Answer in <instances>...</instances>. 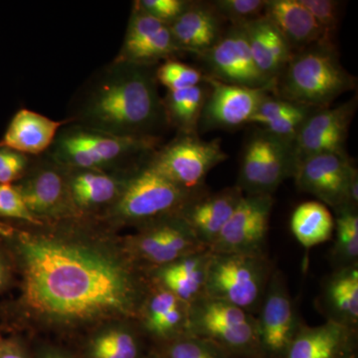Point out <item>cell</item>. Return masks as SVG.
<instances>
[{
    "label": "cell",
    "mask_w": 358,
    "mask_h": 358,
    "mask_svg": "<svg viewBox=\"0 0 358 358\" xmlns=\"http://www.w3.org/2000/svg\"><path fill=\"white\" fill-rule=\"evenodd\" d=\"M2 241L20 275L6 308L14 324L74 333L138 322L150 281L120 238L82 217L14 229Z\"/></svg>",
    "instance_id": "6da1fadb"
},
{
    "label": "cell",
    "mask_w": 358,
    "mask_h": 358,
    "mask_svg": "<svg viewBox=\"0 0 358 358\" xmlns=\"http://www.w3.org/2000/svg\"><path fill=\"white\" fill-rule=\"evenodd\" d=\"M67 122L115 136H157L166 120L154 65L113 61L82 90Z\"/></svg>",
    "instance_id": "7a4b0ae2"
},
{
    "label": "cell",
    "mask_w": 358,
    "mask_h": 358,
    "mask_svg": "<svg viewBox=\"0 0 358 358\" xmlns=\"http://www.w3.org/2000/svg\"><path fill=\"white\" fill-rule=\"evenodd\" d=\"M159 141V136H120L71 124L59 131L47 155L66 171L131 173L141 167L133 164L154 154Z\"/></svg>",
    "instance_id": "3957f363"
},
{
    "label": "cell",
    "mask_w": 358,
    "mask_h": 358,
    "mask_svg": "<svg viewBox=\"0 0 358 358\" xmlns=\"http://www.w3.org/2000/svg\"><path fill=\"white\" fill-rule=\"evenodd\" d=\"M355 86L357 80L341 65L334 43H320L294 52L274 92L289 102L322 110Z\"/></svg>",
    "instance_id": "277c9868"
},
{
    "label": "cell",
    "mask_w": 358,
    "mask_h": 358,
    "mask_svg": "<svg viewBox=\"0 0 358 358\" xmlns=\"http://www.w3.org/2000/svg\"><path fill=\"white\" fill-rule=\"evenodd\" d=\"M171 182L145 166L129 176L121 196L101 219L110 225H136L178 213L183 205L197 193Z\"/></svg>",
    "instance_id": "5b68a950"
},
{
    "label": "cell",
    "mask_w": 358,
    "mask_h": 358,
    "mask_svg": "<svg viewBox=\"0 0 358 358\" xmlns=\"http://www.w3.org/2000/svg\"><path fill=\"white\" fill-rule=\"evenodd\" d=\"M274 270L267 255L212 253L204 294L255 315Z\"/></svg>",
    "instance_id": "8992f818"
},
{
    "label": "cell",
    "mask_w": 358,
    "mask_h": 358,
    "mask_svg": "<svg viewBox=\"0 0 358 358\" xmlns=\"http://www.w3.org/2000/svg\"><path fill=\"white\" fill-rule=\"evenodd\" d=\"M186 334L212 341L230 355H261L256 315L205 294L188 306Z\"/></svg>",
    "instance_id": "52a82bcc"
},
{
    "label": "cell",
    "mask_w": 358,
    "mask_h": 358,
    "mask_svg": "<svg viewBox=\"0 0 358 358\" xmlns=\"http://www.w3.org/2000/svg\"><path fill=\"white\" fill-rule=\"evenodd\" d=\"M227 159L220 138L206 141L197 134H179L178 138L155 150L145 166L180 187L199 192L209 171Z\"/></svg>",
    "instance_id": "ba28073f"
},
{
    "label": "cell",
    "mask_w": 358,
    "mask_h": 358,
    "mask_svg": "<svg viewBox=\"0 0 358 358\" xmlns=\"http://www.w3.org/2000/svg\"><path fill=\"white\" fill-rule=\"evenodd\" d=\"M138 227L136 233L122 240L129 256L145 272L209 250L200 243L178 213Z\"/></svg>",
    "instance_id": "9c48e42d"
},
{
    "label": "cell",
    "mask_w": 358,
    "mask_h": 358,
    "mask_svg": "<svg viewBox=\"0 0 358 358\" xmlns=\"http://www.w3.org/2000/svg\"><path fill=\"white\" fill-rule=\"evenodd\" d=\"M293 178L301 192L315 195L334 211L343 207L357 209V169L346 154L307 157L299 162Z\"/></svg>",
    "instance_id": "30bf717a"
},
{
    "label": "cell",
    "mask_w": 358,
    "mask_h": 358,
    "mask_svg": "<svg viewBox=\"0 0 358 358\" xmlns=\"http://www.w3.org/2000/svg\"><path fill=\"white\" fill-rule=\"evenodd\" d=\"M294 169L291 143L259 131L247 141L236 186L244 195H273Z\"/></svg>",
    "instance_id": "8fae6325"
},
{
    "label": "cell",
    "mask_w": 358,
    "mask_h": 358,
    "mask_svg": "<svg viewBox=\"0 0 358 358\" xmlns=\"http://www.w3.org/2000/svg\"><path fill=\"white\" fill-rule=\"evenodd\" d=\"M14 185L33 217L42 224L82 218L71 199L67 171L48 157L30 164L24 176Z\"/></svg>",
    "instance_id": "7c38bea8"
},
{
    "label": "cell",
    "mask_w": 358,
    "mask_h": 358,
    "mask_svg": "<svg viewBox=\"0 0 358 358\" xmlns=\"http://www.w3.org/2000/svg\"><path fill=\"white\" fill-rule=\"evenodd\" d=\"M199 56L206 76L225 84L274 92L275 85L255 64L241 25H231L217 43Z\"/></svg>",
    "instance_id": "4fadbf2b"
},
{
    "label": "cell",
    "mask_w": 358,
    "mask_h": 358,
    "mask_svg": "<svg viewBox=\"0 0 358 358\" xmlns=\"http://www.w3.org/2000/svg\"><path fill=\"white\" fill-rule=\"evenodd\" d=\"M273 195H244L209 249L215 254L267 255Z\"/></svg>",
    "instance_id": "5bb4252c"
},
{
    "label": "cell",
    "mask_w": 358,
    "mask_h": 358,
    "mask_svg": "<svg viewBox=\"0 0 358 358\" xmlns=\"http://www.w3.org/2000/svg\"><path fill=\"white\" fill-rule=\"evenodd\" d=\"M256 319L261 355L284 358L301 324L281 271L271 275Z\"/></svg>",
    "instance_id": "9a60e30c"
},
{
    "label": "cell",
    "mask_w": 358,
    "mask_h": 358,
    "mask_svg": "<svg viewBox=\"0 0 358 358\" xmlns=\"http://www.w3.org/2000/svg\"><path fill=\"white\" fill-rule=\"evenodd\" d=\"M357 98L336 108L317 110L306 120L292 141L296 166L301 160L320 154H346L348 129L355 117Z\"/></svg>",
    "instance_id": "2e32d148"
},
{
    "label": "cell",
    "mask_w": 358,
    "mask_h": 358,
    "mask_svg": "<svg viewBox=\"0 0 358 358\" xmlns=\"http://www.w3.org/2000/svg\"><path fill=\"white\" fill-rule=\"evenodd\" d=\"M208 87L199 129H232L249 124L263 99L270 92L225 84L205 75Z\"/></svg>",
    "instance_id": "e0dca14e"
},
{
    "label": "cell",
    "mask_w": 358,
    "mask_h": 358,
    "mask_svg": "<svg viewBox=\"0 0 358 358\" xmlns=\"http://www.w3.org/2000/svg\"><path fill=\"white\" fill-rule=\"evenodd\" d=\"M243 196L236 185L214 193L202 190L188 200L178 214L200 243L210 249Z\"/></svg>",
    "instance_id": "ac0fdd59"
},
{
    "label": "cell",
    "mask_w": 358,
    "mask_h": 358,
    "mask_svg": "<svg viewBox=\"0 0 358 358\" xmlns=\"http://www.w3.org/2000/svg\"><path fill=\"white\" fill-rule=\"evenodd\" d=\"M138 324L157 341L169 343L187 333L188 305L171 292L150 282Z\"/></svg>",
    "instance_id": "d6986e66"
},
{
    "label": "cell",
    "mask_w": 358,
    "mask_h": 358,
    "mask_svg": "<svg viewBox=\"0 0 358 358\" xmlns=\"http://www.w3.org/2000/svg\"><path fill=\"white\" fill-rule=\"evenodd\" d=\"M134 173L67 171L71 199L82 217L109 209L121 196Z\"/></svg>",
    "instance_id": "ffe728a7"
},
{
    "label": "cell",
    "mask_w": 358,
    "mask_h": 358,
    "mask_svg": "<svg viewBox=\"0 0 358 358\" xmlns=\"http://www.w3.org/2000/svg\"><path fill=\"white\" fill-rule=\"evenodd\" d=\"M211 255L206 250L183 257L148 271V279L189 306L204 294Z\"/></svg>",
    "instance_id": "44dd1931"
},
{
    "label": "cell",
    "mask_w": 358,
    "mask_h": 358,
    "mask_svg": "<svg viewBox=\"0 0 358 358\" xmlns=\"http://www.w3.org/2000/svg\"><path fill=\"white\" fill-rule=\"evenodd\" d=\"M169 26L179 50L197 55L212 48L225 31L223 20L211 2L190 1L185 10Z\"/></svg>",
    "instance_id": "7402d4cb"
},
{
    "label": "cell",
    "mask_w": 358,
    "mask_h": 358,
    "mask_svg": "<svg viewBox=\"0 0 358 358\" xmlns=\"http://www.w3.org/2000/svg\"><path fill=\"white\" fill-rule=\"evenodd\" d=\"M263 15L279 30L293 52L312 45L333 43L300 0H266Z\"/></svg>",
    "instance_id": "603a6c76"
},
{
    "label": "cell",
    "mask_w": 358,
    "mask_h": 358,
    "mask_svg": "<svg viewBox=\"0 0 358 358\" xmlns=\"http://www.w3.org/2000/svg\"><path fill=\"white\" fill-rule=\"evenodd\" d=\"M237 25L243 28L257 67L275 85L293 55L291 46L264 15Z\"/></svg>",
    "instance_id": "cb8c5ba5"
},
{
    "label": "cell",
    "mask_w": 358,
    "mask_h": 358,
    "mask_svg": "<svg viewBox=\"0 0 358 358\" xmlns=\"http://www.w3.org/2000/svg\"><path fill=\"white\" fill-rule=\"evenodd\" d=\"M67 121H54L29 110H20L9 122L0 140V147L25 155H38L47 152Z\"/></svg>",
    "instance_id": "d4e9b609"
},
{
    "label": "cell",
    "mask_w": 358,
    "mask_h": 358,
    "mask_svg": "<svg viewBox=\"0 0 358 358\" xmlns=\"http://www.w3.org/2000/svg\"><path fill=\"white\" fill-rule=\"evenodd\" d=\"M320 301L327 320L357 331L358 265L336 268L324 282Z\"/></svg>",
    "instance_id": "484cf974"
},
{
    "label": "cell",
    "mask_w": 358,
    "mask_h": 358,
    "mask_svg": "<svg viewBox=\"0 0 358 358\" xmlns=\"http://www.w3.org/2000/svg\"><path fill=\"white\" fill-rule=\"evenodd\" d=\"M355 331L327 320L322 326L301 324L284 358H336L352 348Z\"/></svg>",
    "instance_id": "4316f807"
},
{
    "label": "cell",
    "mask_w": 358,
    "mask_h": 358,
    "mask_svg": "<svg viewBox=\"0 0 358 358\" xmlns=\"http://www.w3.org/2000/svg\"><path fill=\"white\" fill-rule=\"evenodd\" d=\"M136 324V320H120L96 327L87 345V358H140Z\"/></svg>",
    "instance_id": "83f0119b"
},
{
    "label": "cell",
    "mask_w": 358,
    "mask_h": 358,
    "mask_svg": "<svg viewBox=\"0 0 358 358\" xmlns=\"http://www.w3.org/2000/svg\"><path fill=\"white\" fill-rule=\"evenodd\" d=\"M206 95L207 89L201 84L190 88L167 91L162 99L166 122L178 129L180 134H197Z\"/></svg>",
    "instance_id": "f1b7e54d"
},
{
    "label": "cell",
    "mask_w": 358,
    "mask_h": 358,
    "mask_svg": "<svg viewBox=\"0 0 358 358\" xmlns=\"http://www.w3.org/2000/svg\"><path fill=\"white\" fill-rule=\"evenodd\" d=\"M291 230L299 243L303 248L310 249L333 237L334 219L322 202H303L294 209Z\"/></svg>",
    "instance_id": "f546056e"
},
{
    "label": "cell",
    "mask_w": 358,
    "mask_h": 358,
    "mask_svg": "<svg viewBox=\"0 0 358 358\" xmlns=\"http://www.w3.org/2000/svg\"><path fill=\"white\" fill-rule=\"evenodd\" d=\"M336 212L334 230L336 242L331 257L338 268L358 265V212L352 207H343Z\"/></svg>",
    "instance_id": "4dcf8cb0"
},
{
    "label": "cell",
    "mask_w": 358,
    "mask_h": 358,
    "mask_svg": "<svg viewBox=\"0 0 358 358\" xmlns=\"http://www.w3.org/2000/svg\"><path fill=\"white\" fill-rule=\"evenodd\" d=\"M166 358H231L217 345L207 339L185 334L166 343Z\"/></svg>",
    "instance_id": "1f68e13d"
},
{
    "label": "cell",
    "mask_w": 358,
    "mask_h": 358,
    "mask_svg": "<svg viewBox=\"0 0 358 358\" xmlns=\"http://www.w3.org/2000/svg\"><path fill=\"white\" fill-rule=\"evenodd\" d=\"M155 77L167 91H174L203 84L205 75L192 66L169 59L155 69Z\"/></svg>",
    "instance_id": "d6a6232c"
},
{
    "label": "cell",
    "mask_w": 358,
    "mask_h": 358,
    "mask_svg": "<svg viewBox=\"0 0 358 358\" xmlns=\"http://www.w3.org/2000/svg\"><path fill=\"white\" fill-rule=\"evenodd\" d=\"M166 25L143 11L134 2L133 11H131V17L129 20L126 37H124L121 50H120L117 55H122V54L131 50L134 47L141 44V42L147 40L148 37L152 36L155 33L159 32Z\"/></svg>",
    "instance_id": "836d02e7"
},
{
    "label": "cell",
    "mask_w": 358,
    "mask_h": 358,
    "mask_svg": "<svg viewBox=\"0 0 358 358\" xmlns=\"http://www.w3.org/2000/svg\"><path fill=\"white\" fill-rule=\"evenodd\" d=\"M211 4L223 20L237 25L262 16L266 0H216Z\"/></svg>",
    "instance_id": "e575fe53"
},
{
    "label": "cell",
    "mask_w": 358,
    "mask_h": 358,
    "mask_svg": "<svg viewBox=\"0 0 358 358\" xmlns=\"http://www.w3.org/2000/svg\"><path fill=\"white\" fill-rule=\"evenodd\" d=\"M0 218L21 221L30 226L43 225L33 217L14 185H0Z\"/></svg>",
    "instance_id": "d590c367"
},
{
    "label": "cell",
    "mask_w": 358,
    "mask_h": 358,
    "mask_svg": "<svg viewBox=\"0 0 358 358\" xmlns=\"http://www.w3.org/2000/svg\"><path fill=\"white\" fill-rule=\"evenodd\" d=\"M327 36L333 40L338 27L341 3L336 0H300Z\"/></svg>",
    "instance_id": "8d00e7d4"
},
{
    "label": "cell",
    "mask_w": 358,
    "mask_h": 358,
    "mask_svg": "<svg viewBox=\"0 0 358 358\" xmlns=\"http://www.w3.org/2000/svg\"><path fill=\"white\" fill-rule=\"evenodd\" d=\"M299 103L289 102L279 96L268 95L263 99L255 114L252 115L249 124H261L267 127L272 122L279 121L282 117H286L289 113L294 112L299 107Z\"/></svg>",
    "instance_id": "74e56055"
},
{
    "label": "cell",
    "mask_w": 358,
    "mask_h": 358,
    "mask_svg": "<svg viewBox=\"0 0 358 358\" xmlns=\"http://www.w3.org/2000/svg\"><path fill=\"white\" fill-rule=\"evenodd\" d=\"M190 1L186 0H140L136 6L155 20L169 25L185 10Z\"/></svg>",
    "instance_id": "f35d334b"
},
{
    "label": "cell",
    "mask_w": 358,
    "mask_h": 358,
    "mask_svg": "<svg viewBox=\"0 0 358 358\" xmlns=\"http://www.w3.org/2000/svg\"><path fill=\"white\" fill-rule=\"evenodd\" d=\"M0 358H31L22 339L0 334Z\"/></svg>",
    "instance_id": "ab89813d"
},
{
    "label": "cell",
    "mask_w": 358,
    "mask_h": 358,
    "mask_svg": "<svg viewBox=\"0 0 358 358\" xmlns=\"http://www.w3.org/2000/svg\"><path fill=\"white\" fill-rule=\"evenodd\" d=\"M13 274L14 268L10 256L0 238V294L9 288L13 282Z\"/></svg>",
    "instance_id": "60d3db41"
},
{
    "label": "cell",
    "mask_w": 358,
    "mask_h": 358,
    "mask_svg": "<svg viewBox=\"0 0 358 358\" xmlns=\"http://www.w3.org/2000/svg\"><path fill=\"white\" fill-rule=\"evenodd\" d=\"M18 154L20 152H15V150L0 147V173L16 159Z\"/></svg>",
    "instance_id": "b9f144b4"
},
{
    "label": "cell",
    "mask_w": 358,
    "mask_h": 358,
    "mask_svg": "<svg viewBox=\"0 0 358 358\" xmlns=\"http://www.w3.org/2000/svg\"><path fill=\"white\" fill-rule=\"evenodd\" d=\"M39 358H72L69 355L61 350H55V348H47L39 355Z\"/></svg>",
    "instance_id": "7bdbcfd3"
},
{
    "label": "cell",
    "mask_w": 358,
    "mask_h": 358,
    "mask_svg": "<svg viewBox=\"0 0 358 358\" xmlns=\"http://www.w3.org/2000/svg\"><path fill=\"white\" fill-rule=\"evenodd\" d=\"M14 229H15V228H13V226L8 225V224L0 220V238H1V239L10 236Z\"/></svg>",
    "instance_id": "ee69618b"
},
{
    "label": "cell",
    "mask_w": 358,
    "mask_h": 358,
    "mask_svg": "<svg viewBox=\"0 0 358 358\" xmlns=\"http://www.w3.org/2000/svg\"><path fill=\"white\" fill-rule=\"evenodd\" d=\"M336 358H355V355H353L352 352V348H350V350H345V352H343Z\"/></svg>",
    "instance_id": "f6af8a7d"
}]
</instances>
